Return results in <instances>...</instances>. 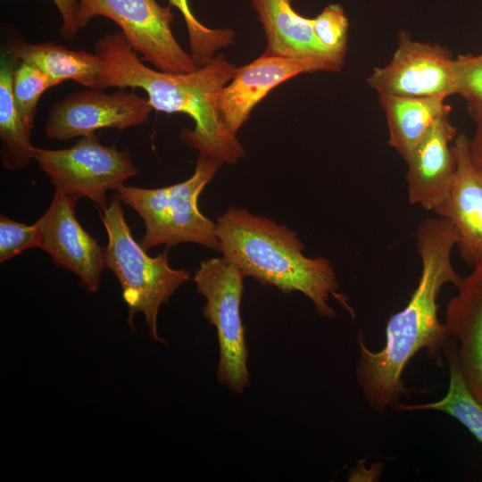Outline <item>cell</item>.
<instances>
[{"mask_svg": "<svg viewBox=\"0 0 482 482\" xmlns=\"http://www.w3.org/2000/svg\"><path fill=\"white\" fill-rule=\"evenodd\" d=\"M152 111L148 99L135 91L119 88L106 94L91 88L54 103L46 115L45 132L50 139L64 141L100 129L122 130L146 122Z\"/></svg>", "mask_w": 482, "mask_h": 482, "instance_id": "10", "label": "cell"}, {"mask_svg": "<svg viewBox=\"0 0 482 482\" xmlns=\"http://www.w3.org/2000/svg\"><path fill=\"white\" fill-rule=\"evenodd\" d=\"M182 14L188 34L190 54L197 67L209 62L220 49L234 44L236 36L230 29H211L194 15L188 0H169Z\"/></svg>", "mask_w": 482, "mask_h": 482, "instance_id": "21", "label": "cell"}, {"mask_svg": "<svg viewBox=\"0 0 482 482\" xmlns=\"http://www.w3.org/2000/svg\"><path fill=\"white\" fill-rule=\"evenodd\" d=\"M451 110L443 113L428 133L404 160L411 204L435 212L449 196L456 170L451 142L457 128L450 120Z\"/></svg>", "mask_w": 482, "mask_h": 482, "instance_id": "13", "label": "cell"}, {"mask_svg": "<svg viewBox=\"0 0 482 482\" xmlns=\"http://www.w3.org/2000/svg\"><path fill=\"white\" fill-rule=\"evenodd\" d=\"M468 111L475 122V133L470 139V154L475 168L482 175V105L468 104Z\"/></svg>", "mask_w": 482, "mask_h": 482, "instance_id": "27", "label": "cell"}, {"mask_svg": "<svg viewBox=\"0 0 482 482\" xmlns=\"http://www.w3.org/2000/svg\"><path fill=\"white\" fill-rule=\"evenodd\" d=\"M120 200L113 196L108 206L101 210L108 243L104 248L105 265L116 276L122 297L128 306V323L135 328L133 320L144 315L148 335L153 341L166 344L157 329L161 305L190 279L184 270L170 267L168 250L155 257L149 256L133 237L124 216Z\"/></svg>", "mask_w": 482, "mask_h": 482, "instance_id": "4", "label": "cell"}, {"mask_svg": "<svg viewBox=\"0 0 482 482\" xmlns=\"http://www.w3.org/2000/svg\"><path fill=\"white\" fill-rule=\"evenodd\" d=\"M94 49L102 63L96 89L141 88L153 110L184 113L194 120L195 128L182 129L180 138L199 154L229 164L245 157L242 144L226 129L219 112V93L237 69L224 54L192 72L176 74L145 65L121 30L97 39Z\"/></svg>", "mask_w": 482, "mask_h": 482, "instance_id": "2", "label": "cell"}, {"mask_svg": "<svg viewBox=\"0 0 482 482\" xmlns=\"http://www.w3.org/2000/svg\"><path fill=\"white\" fill-rule=\"evenodd\" d=\"M448 302L445 325L456 339V353L462 378L471 395L482 406V262L456 287Z\"/></svg>", "mask_w": 482, "mask_h": 482, "instance_id": "15", "label": "cell"}, {"mask_svg": "<svg viewBox=\"0 0 482 482\" xmlns=\"http://www.w3.org/2000/svg\"><path fill=\"white\" fill-rule=\"evenodd\" d=\"M456 341L448 339L444 354L449 368V386L445 395L433 403L397 404L398 410H434L453 417L482 443V406L471 395L462 378L456 353Z\"/></svg>", "mask_w": 482, "mask_h": 482, "instance_id": "20", "label": "cell"}, {"mask_svg": "<svg viewBox=\"0 0 482 482\" xmlns=\"http://www.w3.org/2000/svg\"><path fill=\"white\" fill-rule=\"evenodd\" d=\"M458 240L459 235L447 219H424L416 232L420 276L405 307L388 320L385 346L371 351L359 334L355 375L365 402L378 414L396 407L399 396L407 393L402 375L419 351L425 349L430 359L442 363L441 353L450 337L438 318L437 298L445 285L457 287L461 281L452 263Z\"/></svg>", "mask_w": 482, "mask_h": 482, "instance_id": "1", "label": "cell"}, {"mask_svg": "<svg viewBox=\"0 0 482 482\" xmlns=\"http://www.w3.org/2000/svg\"><path fill=\"white\" fill-rule=\"evenodd\" d=\"M452 150L456 162L453 183L448 198L435 213L453 225L460 257L473 267L482 262V175L472 163L466 134L456 136Z\"/></svg>", "mask_w": 482, "mask_h": 482, "instance_id": "14", "label": "cell"}, {"mask_svg": "<svg viewBox=\"0 0 482 482\" xmlns=\"http://www.w3.org/2000/svg\"><path fill=\"white\" fill-rule=\"evenodd\" d=\"M453 63L446 47L414 40L401 30L391 60L376 67L367 83L378 95L445 99L455 94Z\"/></svg>", "mask_w": 482, "mask_h": 482, "instance_id": "9", "label": "cell"}, {"mask_svg": "<svg viewBox=\"0 0 482 482\" xmlns=\"http://www.w3.org/2000/svg\"><path fill=\"white\" fill-rule=\"evenodd\" d=\"M312 26L316 37L333 55L344 60L347 52L348 19L341 5L326 6L315 18Z\"/></svg>", "mask_w": 482, "mask_h": 482, "instance_id": "23", "label": "cell"}, {"mask_svg": "<svg viewBox=\"0 0 482 482\" xmlns=\"http://www.w3.org/2000/svg\"><path fill=\"white\" fill-rule=\"evenodd\" d=\"M32 158L56 191L76 201L87 197L101 210L109 204L107 192L138 172L128 151L101 144L95 133L65 149L34 146Z\"/></svg>", "mask_w": 482, "mask_h": 482, "instance_id": "7", "label": "cell"}, {"mask_svg": "<svg viewBox=\"0 0 482 482\" xmlns=\"http://www.w3.org/2000/svg\"><path fill=\"white\" fill-rule=\"evenodd\" d=\"M267 39L264 54L292 58H313L343 67L344 60L330 54L315 36L312 18L300 15L292 0H251Z\"/></svg>", "mask_w": 482, "mask_h": 482, "instance_id": "16", "label": "cell"}, {"mask_svg": "<svg viewBox=\"0 0 482 482\" xmlns=\"http://www.w3.org/2000/svg\"><path fill=\"white\" fill-rule=\"evenodd\" d=\"M12 48L19 62L36 66L57 84L72 79L87 87H97L102 63L95 53L71 50L50 42L17 41Z\"/></svg>", "mask_w": 482, "mask_h": 482, "instance_id": "18", "label": "cell"}, {"mask_svg": "<svg viewBox=\"0 0 482 482\" xmlns=\"http://www.w3.org/2000/svg\"><path fill=\"white\" fill-rule=\"evenodd\" d=\"M387 121L388 144L405 160L451 106L440 97L378 95Z\"/></svg>", "mask_w": 482, "mask_h": 482, "instance_id": "17", "label": "cell"}, {"mask_svg": "<svg viewBox=\"0 0 482 482\" xmlns=\"http://www.w3.org/2000/svg\"><path fill=\"white\" fill-rule=\"evenodd\" d=\"M453 79L455 94L462 96L468 104L482 105V53L458 55Z\"/></svg>", "mask_w": 482, "mask_h": 482, "instance_id": "25", "label": "cell"}, {"mask_svg": "<svg viewBox=\"0 0 482 482\" xmlns=\"http://www.w3.org/2000/svg\"><path fill=\"white\" fill-rule=\"evenodd\" d=\"M223 163L199 154L187 179L159 188L120 186L116 196L134 209L145 223L140 245L146 251L159 245L194 243L219 250L216 223L198 207L199 195Z\"/></svg>", "mask_w": 482, "mask_h": 482, "instance_id": "5", "label": "cell"}, {"mask_svg": "<svg viewBox=\"0 0 482 482\" xmlns=\"http://www.w3.org/2000/svg\"><path fill=\"white\" fill-rule=\"evenodd\" d=\"M215 234L222 256L237 265L245 277L285 294L301 292L323 317L335 316L328 304L330 296L353 314L345 297L337 292L330 262L325 257H307L303 242L285 225L231 207L217 218Z\"/></svg>", "mask_w": 482, "mask_h": 482, "instance_id": "3", "label": "cell"}, {"mask_svg": "<svg viewBox=\"0 0 482 482\" xmlns=\"http://www.w3.org/2000/svg\"><path fill=\"white\" fill-rule=\"evenodd\" d=\"M342 66L313 58H292L263 54L237 68L233 78L219 93L222 124L236 136L251 112L274 87L302 73L339 71Z\"/></svg>", "mask_w": 482, "mask_h": 482, "instance_id": "11", "label": "cell"}, {"mask_svg": "<svg viewBox=\"0 0 482 482\" xmlns=\"http://www.w3.org/2000/svg\"><path fill=\"white\" fill-rule=\"evenodd\" d=\"M34 247L42 249V237L36 222L27 225L1 215L0 262Z\"/></svg>", "mask_w": 482, "mask_h": 482, "instance_id": "24", "label": "cell"}, {"mask_svg": "<svg viewBox=\"0 0 482 482\" xmlns=\"http://www.w3.org/2000/svg\"><path fill=\"white\" fill-rule=\"evenodd\" d=\"M76 200L54 190L46 212L36 221L42 249L59 267L71 270L88 292L98 290L105 265L104 248L78 221Z\"/></svg>", "mask_w": 482, "mask_h": 482, "instance_id": "12", "label": "cell"}, {"mask_svg": "<svg viewBox=\"0 0 482 482\" xmlns=\"http://www.w3.org/2000/svg\"><path fill=\"white\" fill-rule=\"evenodd\" d=\"M56 85L36 66L26 62L16 64L12 76L13 96L21 117L31 129L42 94Z\"/></svg>", "mask_w": 482, "mask_h": 482, "instance_id": "22", "label": "cell"}, {"mask_svg": "<svg viewBox=\"0 0 482 482\" xmlns=\"http://www.w3.org/2000/svg\"><path fill=\"white\" fill-rule=\"evenodd\" d=\"M245 277L237 265L222 256L202 262L193 278L206 299L203 315L217 332V379L235 394H242L250 384L240 312Z\"/></svg>", "mask_w": 482, "mask_h": 482, "instance_id": "6", "label": "cell"}, {"mask_svg": "<svg viewBox=\"0 0 482 482\" xmlns=\"http://www.w3.org/2000/svg\"><path fill=\"white\" fill-rule=\"evenodd\" d=\"M55 4L62 19L60 35L63 39L72 40L79 29L77 14L79 11V0H52Z\"/></svg>", "mask_w": 482, "mask_h": 482, "instance_id": "26", "label": "cell"}, {"mask_svg": "<svg viewBox=\"0 0 482 482\" xmlns=\"http://www.w3.org/2000/svg\"><path fill=\"white\" fill-rule=\"evenodd\" d=\"M18 59L2 48L0 59V156L8 170L26 167L32 158L31 128L21 117L13 96L12 76Z\"/></svg>", "mask_w": 482, "mask_h": 482, "instance_id": "19", "label": "cell"}, {"mask_svg": "<svg viewBox=\"0 0 482 482\" xmlns=\"http://www.w3.org/2000/svg\"><path fill=\"white\" fill-rule=\"evenodd\" d=\"M79 29L96 17H104L119 27L141 60L168 73H189L198 67L178 43L172 30L171 5L156 0H79Z\"/></svg>", "mask_w": 482, "mask_h": 482, "instance_id": "8", "label": "cell"}]
</instances>
